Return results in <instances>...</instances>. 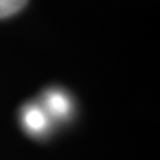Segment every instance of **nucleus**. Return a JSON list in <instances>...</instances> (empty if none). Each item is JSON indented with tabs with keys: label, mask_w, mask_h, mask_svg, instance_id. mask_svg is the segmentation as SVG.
Instances as JSON below:
<instances>
[{
	"label": "nucleus",
	"mask_w": 160,
	"mask_h": 160,
	"mask_svg": "<svg viewBox=\"0 0 160 160\" xmlns=\"http://www.w3.org/2000/svg\"><path fill=\"white\" fill-rule=\"evenodd\" d=\"M22 123L23 127L29 135H44L48 131V127L51 124V118L44 111L42 104L29 103L26 104L22 109Z\"/></svg>",
	"instance_id": "f257e3e1"
},
{
	"label": "nucleus",
	"mask_w": 160,
	"mask_h": 160,
	"mask_svg": "<svg viewBox=\"0 0 160 160\" xmlns=\"http://www.w3.org/2000/svg\"><path fill=\"white\" fill-rule=\"evenodd\" d=\"M42 107L53 119H67L72 112V102L69 95L62 89H48L44 93Z\"/></svg>",
	"instance_id": "f03ea898"
},
{
	"label": "nucleus",
	"mask_w": 160,
	"mask_h": 160,
	"mask_svg": "<svg viewBox=\"0 0 160 160\" xmlns=\"http://www.w3.org/2000/svg\"><path fill=\"white\" fill-rule=\"evenodd\" d=\"M28 0H0V19L12 16L19 12Z\"/></svg>",
	"instance_id": "7ed1b4c3"
}]
</instances>
